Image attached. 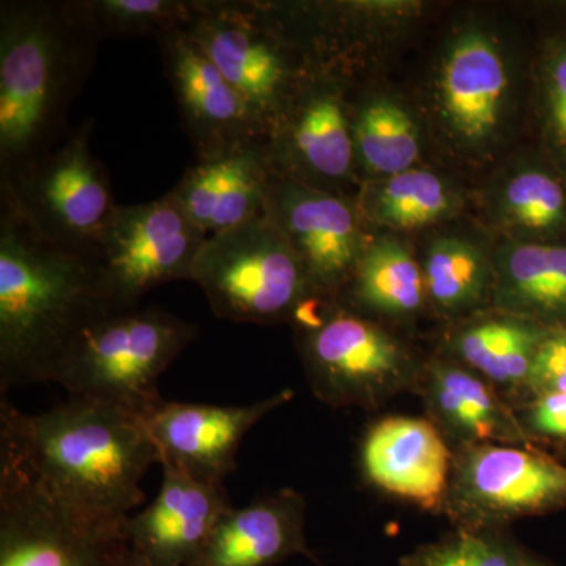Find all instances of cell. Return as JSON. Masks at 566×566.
I'll return each mask as SVG.
<instances>
[{
  "instance_id": "1",
  "label": "cell",
  "mask_w": 566,
  "mask_h": 566,
  "mask_svg": "<svg viewBox=\"0 0 566 566\" xmlns=\"http://www.w3.org/2000/svg\"><path fill=\"white\" fill-rule=\"evenodd\" d=\"M92 256L65 251L0 207V390L55 382L104 319L128 311Z\"/></svg>"
},
{
  "instance_id": "2",
  "label": "cell",
  "mask_w": 566,
  "mask_h": 566,
  "mask_svg": "<svg viewBox=\"0 0 566 566\" xmlns=\"http://www.w3.org/2000/svg\"><path fill=\"white\" fill-rule=\"evenodd\" d=\"M0 449L82 515L126 524L145 501L140 482L159 453L139 416L73 397L25 415L2 395Z\"/></svg>"
},
{
  "instance_id": "3",
  "label": "cell",
  "mask_w": 566,
  "mask_h": 566,
  "mask_svg": "<svg viewBox=\"0 0 566 566\" xmlns=\"http://www.w3.org/2000/svg\"><path fill=\"white\" fill-rule=\"evenodd\" d=\"M102 41L88 0L0 2V181L69 134Z\"/></svg>"
},
{
  "instance_id": "4",
  "label": "cell",
  "mask_w": 566,
  "mask_h": 566,
  "mask_svg": "<svg viewBox=\"0 0 566 566\" xmlns=\"http://www.w3.org/2000/svg\"><path fill=\"white\" fill-rule=\"evenodd\" d=\"M290 323L308 385L331 408L375 411L397 395H416L424 360L382 324L337 297L311 294Z\"/></svg>"
},
{
  "instance_id": "5",
  "label": "cell",
  "mask_w": 566,
  "mask_h": 566,
  "mask_svg": "<svg viewBox=\"0 0 566 566\" xmlns=\"http://www.w3.org/2000/svg\"><path fill=\"white\" fill-rule=\"evenodd\" d=\"M182 29L262 118L268 133L318 69L271 2L191 0Z\"/></svg>"
},
{
  "instance_id": "6",
  "label": "cell",
  "mask_w": 566,
  "mask_h": 566,
  "mask_svg": "<svg viewBox=\"0 0 566 566\" xmlns=\"http://www.w3.org/2000/svg\"><path fill=\"white\" fill-rule=\"evenodd\" d=\"M95 120L71 128L54 148L0 181V207L65 251L92 256L117 210L109 172L92 155Z\"/></svg>"
},
{
  "instance_id": "7",
  "label": "cell",
  "mask_w": 566,
  "mask_h": 566,
  "mask_svg": "<svg viewBox=\"0 0 566 566\" xmlns=\"http://www.w3.org/2000/svg\"><path fill=\"white\" fill-rule=\"evenodd\" d=\"M199 334V327L158 307L128 308L85 335L57 385L145 416L163 400L159 376Z\"/></svg>"
},
{
  "instance_id": "8",
  "label": "cell",
  "mask_w": 566,
  "mask_h": 566,
  "mask_svg": "<svg viewBox=\"0 0 566 566\" xmlns=\"http://www.w3.org/2000/svg\"><path fill=\"white\" fill-rule=\"evenodd\" d=\"M192 282L203 290L216 316L234 323L292 322L297 307L314 294L303 263L270 210L208 237Z\"/></svg>"
},
{
  "instance_id": "9",
  "label": "cell",
  "mask_w": 566,
  "mask_h": 566,
  "mask_svg": "<svg viewBox=\"0 0 566 566\" xmlns=\"http://www.w3.org/2000/svg\"><path fill=\"white\" fill-rule=\"evenodd\" d=\"M126 524L82 515L0 449V566H122Z\"/></svg>"
},
{
  "instance_id": "10",
  "label": "cell",
  "mask_w": 566,
  "mask_h": 566,
  "mask_svg": "<svg viewBox=\"0 0 566 566\" xmlns=\"http://www.w3.org/2000/svg\"><path fill=\"white\" fill-rule=\"evenodd\" d=\"M566 509V463L539 447L479 444L455 450L442 505L455 528H506Z\"/></svg>"
},
{
  "instance_id": "11",
  "label": "cell",
  "mask_w": 566,
  "mask_h": 566,
  "mask_svg": "<svg viewBox=\"0 0 566 566\" xmlns=\"http://www.w3.org/2000/svg\"><path fill=\"white\" fill-rule=\"evenodd\" d=\"M208 237L172 193L140 205H118L93 259L126 307L164 283L192 281Z\"/></svg>"
},
{
  "instance_id": "12",
  "label": "cell",
  "mask_w": 566,
  "mask_h": 566,
  "mask_svg": "<svg viewBox=\"0 0 566 566\" xmlns=\"http://www.w3.org/2000/svg\"><path fill=\"white\" fill-rule=\"evenodd\" d=\"M337 82L318 66L283 107L264 144L271 172L327 192L352 177V114Z\"/></svg>"
},
{
  "instance_id": "13",
  "label": "cell",
  "mask_w": 566,
  "mask_h": 566,
  "mask_svg": "<svg viewBox=\"0 0 566 566\" xmlns=\"http://www.w3.org/2000/svg\"><path fill=\"white\" fill-rule=\"evenodd\" d=\"M156 40L197 161L266 140L262 118L185 29H170Z\"/></svg>"
},
{
  "instance_id": "14",
  "label": "cell",
  "mask_w": 566,
  "mask_h": 566,
  "mask_svg": "<svg viewBox=\"0 0 566 566\" xmlns=\"http://www.w3.org/2000/svg\"><path fill=\"white\" fill-rule=\"evenodd\" d=\"M268 210L303 263L312 292L337 297L367 248L356 208L338 193L271 172Z\"/></svg>"
},
{
  "instance_id": "15",
  "label": "cell",
  "mask_w": 566,
  "mask_h": 566,
  "mask_svg": "<svg viewBox=\"0 0 566 566\" xmlns=\"http://www.w3.org/2000/svg\"><path fill=\"white\" fill-rule=\"evenodd\" d=\"M292 389L248 406H214L159 401L142 422L159 453V464L177 465L205 480L223 483L237 468V453L252 427L292 401Z\"/></svg>"
},
{
  "instance_id": "16",
  "label": "cell",
  "mask_w": 566,
  "mask_h": 566,
  "mask_svg": "<svg viewBox=\"0 0 566 566\" xmlns=\"http://www.w3.org/2000/svg\"><path fill=\"white\" fill-rule=\"evenodd\" d=\"M453 461L455 450L427 417H381L359 442L365 482L423 512L441 513Z\"/></svg>"
},
{
  "instance_id": "17",
  "label": "cell",
  "mask_w": 566,
  "mask_h": 566,
  "mask_svg": "<svg viewBox=\"0 0 566 566\" xmlns=\"http://www.w3.org/2000/svg\"><path fill=\"white\" fill-rule=\"evenodd\" d=\"M155 501L126 524L129 549L151 566H189L233 509L223 483L205 482L163 463Z\"/></svg>"
},
{
  "instance_id": "18",
  "label": "cell",
  "mask_w": 566,
  "mask_h": 566,
  "mask_svg": "<svg viewBox=\"0 0 566 566\" xmlns=\"http://www.w3.org/2000/svg\"><path fill=\"white\" fill-rule=\"evenodd\" d=\"M416 395L427 419L453 450L479 444L535 447L499 390L444 354L424 360Z\"/></svg>"
},
{
  "instance_id": "19",
  "label": "cell",
  "mask_w": 566,
  "mask_h": 566,
  "mask_svg": "<svg viewBox=\"0 0 566 566\" xmlns=\"http://www.w3.org/2000/svg\"><path fill=\"white\" fill-rule=\"evenodd\" d=\"M305 510L304 495L290 488L233 506L189 566H275L296 556L319 565L305 538Z\"/></svg>"
},
{
  "instance_id": "20",
  "label": "cell",
  "mask_w": 566,
  "mask_h": 566,
  "mask_svg": "<svg viewBox=\"0 0 566 566\" xmlns=\"http://www.w3.org/2000/svg\"><path fill=\"white\" fill-rule=\"evenodd\" d=\"M264 144L266 140L196 159L170 191L207 237L268 210L271 170Z\"/></svg>"
},
{
  "instance_id": "21",
  "label": "cell",
  "mask_w": 566,
  "mask_h": 566,
  "mask_svg": "<svg viewBox=\"0 0 566 566\" xmlns=\"http://www.w3.org/2000/svg\"><path fill=\"white\" fill-rule=\"evenodd\" d=\"M506 85L504 59L494 41L480 31L458 36L439 80L442 114L450 129L471 144L486 140L501 122Z\"/></svg>"
},
{
  "instance_id": "22",
  "label": "cell",
  "mask_w": 566,
  "mask_h": 566,
  "mask_svg": "<svg viewBox=\"0 0 566 566\" xmlns=\"http://www.w3.org/2000/svg\"><path fill=\"white\" fill-rule=\"evenodd\" d=\"M547 329L504 312H480L460 319L447 335L441 354L485 378L517 408L527 400L532 360Z\"/></svg>"
},
{
  "instance_id": "23",
  "label": "cell",
  "mask_w": 566,
  "mask_h": 566,
  "mask_svg": "<svg viewBox=\"0 0 566 566\" xmlns=\"http://www.w3.org/2000/svg\"><path fill=\"white\" fill-rule=\"evenodd\" d=\"M491 308L545 327H566V248L509 243L493 259Z\"/></svg>"
},
{
  "instance_id": "24",
  "label": "cell",
  "mask_w": 566,
  "mask_h": 566,
  "mask_svg": "<svg viewBox=\"0 0 566 566\" xmlns=\"http://www.w3.org/2000/svg\"><path fill=\"white\" fill-rule=\"evenodd\" d=\"M337 300L368 318H412L428 303L423 270L403 244L379 238L365 248Z\"/></svg>"
},
{
  "instance_id": "25",
  "label": "cell",
  "mask_w": 566,
  "mask_h": 566,
  "mask_svg": "<svg viewBox=\"0 0 566 566\" xmlns=\"http://www.w3.org/2000/svg\"><path fill=\"white\" fill-rule=\"evenodd\" d=\"M427 301L449 319H464L493 304V260L460 238H439L423 264Z\"/></svg>"
},
{
  "instance_id": "26",
  "label": "cell",
  "mask_w": 566,
  "mask_h": 566,
  "mask_svg": "<svg viewBox=\"0 0 566 566\" xmlns=\"http://www.w3.org/2000/svg\"><path fill=\"white\" fill-rule=\"evenodd\" d=\"M352 126L356 163L365 172L394 177L411 170L419 158L415 120L397 103L368 99L352 114Z\"/></svg>"
},
{
  "instance_id": "27",
  "label": "cell",
  "mask_w": 566,
  "mask_h": 566,
  "mask_svg": "<svg viewBox=\"0 0 566 566\" xmlns=\"http://www.w3.org/2000/svg\"><path fill=\"white\" fill-rule=\"evenodd\" d=\"M400 566H560L527 549L505 528H455L423 543L398 560Z\"/></svg>"
},
{
  "instance_id": "28",
  "label": "cell",
  "mask_w": 566,
  "mask_h": 566,
  "mask_svg": "<svg viewBox=\"0 0 566 566\" xmlns=\"http://www.w3.org/2000/svg\"><path fill=\"white\" fill-rule=\"evenodd\" d=\"M453 203V193L438 175L416 169L387 178L364 200L371 219L394 229L430 226L446 218Z\"/></svg>"
},
{
  "instance_id": "29",
  "label": "cell",
  "mask_w": 566,
  "mask_h": 566,
  "mask_svg": "<svg viewBox=\"0 0 566 566\" xmlns=\"http://www.w3.org/2000/svg\"><path fill=\"white\" fill-rule=\"evenodd\" d=\"M96 28L106 39H159L182 28L191 14V0H88Z\"/></svg>"
},
{
  "instance_id": "30",
  "label": "cell",
  "mask_w": 566,
  "mask_h": 566,
  "mask_svg": "<svg viewBox=\"0 0 566 566\" xmlns=\"http://www.w3.org/2000/svg\"><path fill=\"white\" fill-rule=\"evenodd\" d=\"M502 208L513 226L546 230L564 219L566 197L553 177L527 170L515 175L505 186Z\"/></svg>"
},
{
  "instance_id": "31",
  "label": "cell",
  "mask_w": 566,
  "mask_h": 566,
  "mask_svg": "<svg viewBox=\"0 0 566 566\" xmlns=\"http://www.w3.org/2000/svg\"><path fill=\"white\" fill-rule=\"evenodd\" d=\"M515 411L532 444L547 452L566 446V392L538 395Z\"/></svg>"
},
{
  "instance_id": "32",
  "label": "cell",
  "mask_w": 566,
  "mask_h": 566,
  "mask_svg": "<svg viewBox=\"0 0 566 566\" xmlns=\"http://www.w3.org/2000/svg\"><path fill=\"white\" fill-rule=\"evenodd\" d=\"M554 392H566V327L547 329L528 374L527 400Z\"/></svg>"
},
{
  "instance_id": "33",
  "label": "cell",
  "mask_w": 566,
  "mask_h": 566,
  "mask_svg": "<svg viewBox=\"0 0 566 566\" xmlns=\"http://www.w3.org/2000/svg\"><path fill=\"white\" fill-rule=\"evenodd\" d=\"M551 118L566 148V55L554 63L549 80Z\"/></svg>"
},
{
  "instance_id": "34",
  "label": "cell",
  "mask_w": 566,
  "mask_h": 566,
  "mask_svg": "<svg viewBox=\"0 0 566 566\" xmlns=\"http://www.w3.org/2000/svg\"><path fill=\"white\" fill-rule=\"evenodd\" d=\"M122 566H151L148 562H145L144 558L137 556L136 553H133L129 549L128 556H126L125 562H123Z\"/></svg>"
},
{
  "instance_id": "35",
  "label": "cell",
  "mask_w": 566,
  "mask_h": 566,
  "mask_svg": "<svg viewBox=\"0 0 566 566\" xmlns=\"http://www.w3.org/2000/svg\"><path fill=\"white\" fill-rule=\"evenodd\" d=\"M549 453H553V455L557 457L558 460L566 461V446L562 447V449L554 450V452H549Z\"/></svg>"
}]
</instances>
